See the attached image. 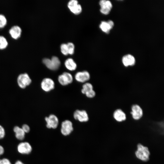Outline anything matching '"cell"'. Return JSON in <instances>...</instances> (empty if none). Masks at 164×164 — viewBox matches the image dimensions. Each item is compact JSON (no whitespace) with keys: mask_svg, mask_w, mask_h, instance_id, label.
<instances>
[{"mask_svg":"<svg viewBox=\"0 0 164 164\" xmlns=\"http://www.w3.org/2000/svg\"><path fill=\"white\" fill-rule=\"evenodd\" d=\"M60 50L61 53L63 55H67L68 54L67 44H62L60 46Z\"/></svg>","mask_w":164,"mask_h":164,"instance_id":"obj_23","label":"cell"},{"mask_svg":"<svg viewBox=\"0 0 164 164\" xmlns=\"http://www.w3.org/2000/svg\"><path fill=\"white\" fill-rule=\"evenodd\" d=\"M5 135V131L4 128L0 125V139L4 138Z\"/></svg>","mask_w":164,"mask_h":164,"instance_id":"obj_25","label":"cell"},{"mask_svg":"<svg viewBox=\"0 0 164 164\" xmlns=\"http://www.w3.org/2000/svg\"><path fill=\"white\" fill-rule=\"evenodd\" d=\"M17 81L19 86L22 88H24L31 84V80L27 73H24L19 76Z\"/></svg>","mask_w":164,"mask_h":164,"instance_id":"obj_3","label":"cell"},{"mask_svg":"<svg viewBox=\"0 0 164 164\" xmlns=\"http://www.w3.org/2000/svg\"><path fill=\"white\" fill-rule=\"evenodd\" d=\"M8 45L6 39L3 36H0V50L5 49Z\"/></svg>","mask_w":164,"mask_h":164,"instance_id":"obj_20","label":"cell"},{"mask_svg":"<svg viewBox=\"0 0 164 164\" xmlns=\"http://www.w3.org/2000/svg\"><path fill=\"white\" fill-rule=\"evenodd\" d=\"M113 117L116 121L121 122L126 119V115L125 112L120 109H118L114 111L113 113Z\"/></svg>","mask_w":164,"mask_h":164,"instance_id":"obj_14","label":"cell"},{"mask_svg":"<svg viewBox=\"0 0 164 164\" xmlns=\"http://www.w3.org/2000/svg\"><path fill=\"white\" fill-rule=\"evenodd\" d=\"M46 123V127L48 128L55 129L59 124V120L57 117L55 115L51 114L48 117L45 118Z\"/></svg>","mask_w":164,"mask_h":164,"instance_id":"obj_6","label":"cell"},{"mask_svg":"<svg viewBox=\"0 0 164 164\" xmlns=\"http://www.w3.org/2000/svg\"><path fill=\"white\" fill-rule=\"evenodd\" d=\"M15 136L17 139L20 140H23L25 138V133L21 128L15 126L13 128Z\"/></svg>","mask_w":164,"mask_h":164,"instance_id":"obj_17","label":"cell"},{"mask_svg":"<svg viewBox=\"0 0 164 164\" xmlns=\"http://www.w3.org/2000/svg\"><path fill=\"white\" fill-rule=\"evenodd\" d=\"M15 164H24L21 161L17 160L15 162Z\"/></svg>","mask_w":164,"mask_h":164,"instance_id":"obj_31","label":"cell"},{"mask_svg":"<svg viewBox=\"0 0 164 164\" xmlns=\"http://www.w3.org/2000/svg\"><path fill=\"white\" fill-rule=\"evenodd\" d=\"M100 27L104 32L108 33L111 29L107 22L102 21L100 25Z\"/></svg>","mask_w":164,"mask_h":164,"instance_id":"obj_19","label":"cell"},{"mask_svg":"<svg viewBox=\"0 0 164 164\" xmlns=\"http://www.w3.org/2000/svg\"><path fill=\"white\" fill-rule=\"evenodd\" d=\"M100 10L101 12L103 14L107 15L109 14L111 10L106 7H104L101 8Z\"/></svg>","mask_w":164,"mask_h":164,"instance_id":"obj_24","label":"cell"},{"mask_svg":"<svg viewBox=\"0 0 164 164\" xmlns=\"http://www.w3.org/2000/svg\"><path fill=\"white\" fill-rule=\"evenodd\" d=\"M0 164H12L10 160L7 158L0 159Z\"/></svg>","mask_w":164,"mask_h":164,"instance_id":"obj_27","label":"cell"},{"mask_svg":"<svg viewBox=\"0 0 164 164\" xmlns=\"http://www.w3.org/2000/svg\"><path fill=\"white\" fill-rule=\"evenodd\" d=\"M90 77L89 73L86 71L78 72L76 73L75 76L76 80L81 83L85 82L89 80Z\"/></svg>","mask_w":164,"mask_h":164,"instance_id":"obj_13","label":"cell"},{"mask_svg":"<svg viewBox=\"0 0 164 164\" xmlns=\"http://www.w3.org/2000/svg\"><path fill=\"white\" fill-rule=\"evenodd\" d=\"M130 114L133 119L135 120H140L143 115V111L141 107L138 105H133L131 108Z\"/></svg>","mask_w":164,"mask_h":164,"instance_id":"obj_5","label":"cell"},{"mask_svg":"<svg viewBox=\"0 0 164 164\" xmlns=\"http://www.w3.org/2000/svg\"><path fill=\"white\" fill-rule=\"evenodd\" d=\"M67 6L70 11L76 15L80 14L82 10L81 5L77 0H71L68 3Z\"/></svg>","mask_w":164,"mask_h":164,"instance_id":"obj_7","label":"cell"},{"mask_svg":"<svg viewBox=\"0 0 164 164\" xmlns=\"http://www.w3.org/2000/svg\"><path fill=\"white\" fill-rule=\"evenodd\" d=\"M74 119L80 122H85L88 121L89 117L87 112L84 110H76L74 113Z\"/></svg>","mask_w":164,"mask_h":164,"instance_id":"obj_12","label":"cell"},{"mask_svg":"<svg viewBox=\"0 0 164 164\" xmlns=\"http://www.w3.org/2000/svg\"><path fill=\"white\" fill-rule=\"evenodd\" d=\"M107 22L110 26L111 28H112L114 26V23L111 20H109Z\"/></svg>","mask_w":164,"mask_h":164,"instance_id":"obj_30","label":"cell"},{"mask_svg":"<svg viewBox=\"0 0 164 164\" xmlns=\"http://www.w3.org/2000/svg\"><path fill=\"white\" fill-rule=\"evenodd\" d=\"M54 85L55 84L53 80L48 78L44 79L41 84V88L46 92H49L53 89Z\"/></svg>","mask_w":164,"mask_h":164,"instance_id":"obj_11","label":"cell"},{"mask_svg":"<svg viewBox=\"0 0 164 164\" xmlns=\"http://www.w3.org/2000/svg\"><path fill=\"white\" fill-rule=\"evenodd\" d=\"M64 64L66 68L70 71L75 70L77 67L76 63L71 58L67 59L65 62Z\"/></svg>","mask_w":164,"mask_h":164,"instance_id":"obj_18","label":"cell"},{"mask_svg":"<svg viewBox=\"0 0 164 164\" xmlns=\"http://www.w3.org/2000/svg\"><path fill=\"white\" fill-rule=\"evenodd\" d=\"M21 128L25 133L29 132L30 131L29 127L26 124L23 125Z\"/></svg>","mask_w":164,"mask_h":164,"instance_id":"obj_26","label":"cell"},{"mask_svg":"<svg viewBox=\"0 0 164 164\" xmlns=\"http://www.w3.org/2000/svg\"><path fill=\"white\" fill-rule=\"evenodd\" d=\"M4 152V149L3 147L0 145V155L3 154Z\"/></svg>","mask_w":164,"mask_h":164,"instance_id":"obj_29","label":"cell"},{"mask_svg":"<svg viewBox=\"0 0 164 164\" xmlns=\"http://www.w3.org/2000/svg\"><path fill=\"white\" fill-rule=\"evenodd\" d=\"M17 149L20 153L22 154H29L31 152L32 148L29 142H21L18 144Z\"/></svg>","mask_w":164,"mask_h":164,"instance_id":"obj_8","label":"cell"},{"mask_svg":"<svg viewBox=\"0 0 164 164\" xmlns=\"http://www.w3.org/2000/svg\"><path fill=\"white\" fill-rule=\"evenodd\" d=\"M43 62L46 67L52 70H56L59 67L60 62L58 57L53 56L51 59L45 58L43 59Z\"/></svg>","mask_w":164,"mask_h":164,"instance_id":"obj_2","label":"cell"},{"mask_svg":"<svg viewBox=\"0 0 164 164\" xmlns=\"http://www.w3.org/2000/svg\"><path fill=\"white\" fill-rule=\"evenodd\" d=\"M7 20L3 15L0 14V29L3 28L7 24Z\"/></svg>","mask_w":164,"mask_h":164,"instance_id":"obj_21","label":"cell"},{"mask_svg":"<svg viewBox=\"0 0 164 164\" xmlns=\"http://www.w3.org/2000/svg\"><path fill=\"white\" fill-rule=\"evenodd\" d=\"M22 29L18 26H14L9 29V33L11 37L13 39H17L19 38L22 33Z\"/></svg>","mask_w":164,"mask_h":164,"instance_id":"obj_15","label":"cell"},{"mask_svg":"<svg viewBox=\"0 0 164 164\" xmlns=\"http://www.w3.org/2000/svg\"><path fill=\"white\" fill-rule=\"evenodd\" d=\"M58 80L61 85H67L72 82L73 77L70 73L64 72L59 76Z\"/></svg>","mask_w":164,"mask_h":164,"instance_id":"obj_9","label":"cell"},{"mask_svg":"<svg viewBox=\"0 0 164 164\" xmlns=\"http://www.w3.org/2000/svg\"><path fill=\"white\" fill-rule=\"evenodd\" d=\"M135 155L138 160L142 162H147L150 160L151 152L148 147L138 143L136 146Z\"/></svg>","mask_w":164,"mask_h":164,"instance_id":"obj_1","label":"cell"},{"mask_svg":"<svg viewBox=\"0 0 164 164\" xmlns=\"http://www.w3.org/2000/svg\"><path fill=\"white\" fill-rule=\"evenodd\" d=\"M68 54L70 55L73 54L74 52V44L70 42L67 44Z\"/></svg>","mask_w":164,"mask_h":164,"instance_id":"obj_22","label":"cell"},{"mask_svg":"<svg viewBox=\"0 0 164 164\" xmlns=\"http://www.w3.org/2000/svg\"><path fill=\"white\" fill-rule=\"evenodd\" d=\"M122 62L124 65L126 67L133 66L135 64V60L134 57L130 54L124 56L122 59Z\"/></svg>","mask_w":164,"mask_h":164,"instance_id":"obj_16","label":"cell"},{"mask_svg":"<svg viewBox=\"0 0 164 164\" xmlns=\"http://www.w3.org/2000/svg\"><path fill=\"white\" fill-rule=\"evenodd\" d=\"M81 92L89 98H93L96 94L95 92L93 89L92 85L89 83H85L83 85Z\"/></svg>","mask_w":164,"mask_h":164,"instance_id":"obj_10","label":"cell"},{"mask_svg":"<svg viewBox=\"0 0 164 164\" xmlns=\"http://www.w3.org/2000/svg\"><path fill=\"white\" fill-rule=\"evenodd\" d=\"M73 129L72 122L69 120H66L62 123L60 132L63 135H70Z\"/></svg>","mask_w":164,"mask_h":164,"instance_id":"obj_4","label":"cell"},{"mask_svg":"<svg viewBox=\"0 0 164 164\" xmlns=\"http://www.w3.org/2000/svg\"><path fill=\"white\" fill-rule=\"evenodd\" d=\"M105 7L110 9H111L112 7V5L111 2L109 1L106 0L105 3Z\"/></svg>","mask_w":164,"mask_h":164,"instance_id":"obj_28","label":"cell"}]
</instances>
